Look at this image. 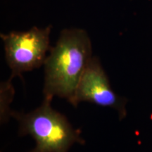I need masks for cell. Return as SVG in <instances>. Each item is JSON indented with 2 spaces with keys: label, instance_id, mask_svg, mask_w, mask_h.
Masks as SVG:
<instances>
[{
  "label": "cell",
  "instance_id": "6da1fadb",
  "mask_svg": "<svg viewBox=\"0 0 152 152\" xmlns=\"http://www.w3.org/2000/svg\"><path fill=\"white\" fill-rule=\"evenodd\" d=\"M49 52L44 64V99L52 102L58 96L72 104L80 81L93 57L90 38L83 29H64Z\"/></svg>",
  "mask_w": 152,
  "mask_h": 152
},
{
  "label": "cell",
  "instance_id": "7a4b0ae2",
  "mask_svg": "<svg viewBox=\"0 0 152 152\" xmlns=\"http://www.w3.org/2000/svg\"><path fill=\"white\" fill-rule=\"evenodd\" d=\"M51 102L43 99L40 106L29 113L11 111V116L18 122L19 135H30L35 140V147L29 152H68L74 144L85 143L80 131L53 109Z\"/></svg>",
  "mask_w": 152,
  "mask_h": 152
},
{
  "label": "cell",
  "instance_id": "3957f363",
  "mask_svg": "<svg viewBox=\"0 0 152 152\" xmlns=\"http://www.w3.org/2000/svg\"><path fill=\"white\" fill-rule=\"evenodd\" d=\"M51 30L52 27L49 26L43 28L33 27L23 32L1 33L5 58L11 70L10 79L44 66L51 49Z\"/></svg>",
  "mask_w": 152,
  "mask_h": 152
},
{
  "label": "cell",
  "instance_id": "277c9868",
  "mask_svg": "<svg viewBox=\"0 0 152 152\" xmlns=\"http://www.w3.org/2000/svg\"><path fill=\"white\" fill-rule=\"evenodd\" d=\"M81 102L108 107L117 111L119 119L126 116V98L112 90L109 80L97 57L93 56L76 90L72 105L76 107Z\"/></svg>",
  "mask_w": 152,
  "mask_h": 152
}]
</instances>
